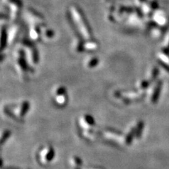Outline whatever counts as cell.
Masks as SVG:
<instances>
[{
    "instance_id": "cell-17",
    "label": "cell",
    "mask_w": 169,
    "mask_h": 169,
    "mask_svg": "<svg viewBox=\"0 0 169 169\" xmlns=\"http://www.w3.org/2000/svg\"><path fill=\"white\" fill-rule=\"evenodd\" d=\"M73 162H74L75 164H76V166H80L82 165V161L79 158H78V157H74L73 159Z\"/></svg>"
},
{
    "instance_id": "cell-9",
    "label": "cell",
    "mask_w": 169,
    "mask_h": 169,
    "mask_svg": "<svg viewBox=\"0 0 169 169\" xmlns=\"http://www.w3.org/2000/svg\"><path fill=\"white\" fill-rule=\"evenodd\" d=\"M83 49L84 51L87 52H92V51H96L97 49H99V42L96 41V40H85V42H83Z\"/></svg>"
},
{
    "instance_id": "cell-16",
    "label": "cell",
    "mask_w": 169,
    "mask_h": 169,
    "mask_svg": "<svg viewBox=\"0 0 169 169\" xmlns=\"http://www.w3.org/2000/svg\"><path fill=\"white\" fill-rule=\"evenodd\" d=\"M148 85H149V83L148 82H147V81H143V82H142L140 84V85H139V89H141V90L145 89V88H147V87H148Z\"/></svg>"
},
{
    "instance_id": "cell-6",
    "label": "cell",
    "mask_w": 169,
    "mask_h": 169,
    "mask_svg": "<svg viewBox=\"0 0 169 169\" xmlns=\"http://www.w3.org/2000/svg\"><path fill=\"white\" fill-rule=\"evenodd\" d=\"M42 29H43V26L42 25L33 24L29 30V35L30 39L35 42L39 41L42 38Z\"/></svg>"
},
{
    "instance_id": "cell-5",
    "label": "cell",
    "mask_w": 169,
    "mask_h": 169,
    "mask_svg": "<svg viewBox=\"0 0 169 169\" xmlns=\"http://www.w3.org/2000/svg\"><path fill=\"white\" fill-rule=\"evenodd\" d=\"M7 7L11 12V18L16 20L21 13L23 3L21 0H7Z\"/></svg>"
},
{
    "instance_id": "cell-15",
    "label": "cell",
    "mask_w": 169,
    "mask_h": 169,
    "mask_svg": "<svg viewBox=\"0 0 169 169\" xmlns=\"http://www.w3.org/2000/svg\"><path fill=\"white\" fill-rule=\"evenodd\" d=\"M11 135V132L9 131V130H5L4 133L2 135V138H1V142H2V144H4V142L6 141V140L8 139Z\"/></svg>"
},
{
    "instance_id": "cell-10",
    "label": "cell",
    "mask_w": 169,
    "mask_h": 169,
    "mask_svg": "<svg viewBox=\"0 0 169 169\" xmlns=\"http://www.w3.org/2000/svg\"><path fill=\"white\" fill-rule=\"evenodd\" d=\"M19 33V28L18 26H13L10 31L8 33L9 35V44H12L16 40Z\"/></svg>"
},
{
    "instance_id": "cell-14",
    "label": "cell",
    "mask_w": 169,
    "mask_h": 169,
    "mask_svg": "<svg viewBox=\"0 0 169 169\" xmlns=\"http://www.w3.org/2000/svg\"><path fill=\"white\" fill-rule=\"evenodd\" d=\"M144 128V123L143 122H140L138 123L137 127L135 128V136L137 137H139L140 136V135H142V130H143Z\"/></svg>"
},
{
    "instance_id": "cell-3",
    "label": "cell",
    "mask_w": 169,
    "mask_h": 169,
    "mask_svg": "<svg viewBox=\"0 0 169 169\" xmlns=\"http://www.w3.org/2000/svg\"><path fill=\"white\" fill-rule=\"evenodd\" d=\"M68 100L66 88L64 86H59L54 92V102L56 106L63 107L66 105Z\"/></svg>"
},
{
    "instance_id": "cell-13",
    "label": "cell",
    "mask_w": 169,
    "mask_h": 169,
    "mask_svg": "<svg viewBox=\"0 0 169 169\" xmlns=\"http://www.w3.org/2000/svg\"><path fill=\"white\" fill-rule=\"evenodd\" d=\"M99 59L97 58V57H94V58L90 59V60L87 61V66L88 68H92L94 67H96V66L99 64Z\"/></svg>"
},
{
    "instance_id": "cell-7",
    "label": "cell",
    "mask_w": 169,
    "mask_h": 169,
    "mask_svg": "<svg viewBox=\"0 0 169 169\" xmlns=\"http://www.w3.org/2000/svg\"><path fill=\"white\" fill-rule=\"evenodd\" d=\"M80 126L83 128V130H89L90 128L95 125V121L93 117L90 115H84L80 119Z\"/></svg>"
},
{
    "instance_id": "cell-11",
    "label": "cell",
    "mask_w": 169,
    "mask_h": 169,
    "mask_svg": "<svg viewBox=\"0 0 169 169\" xmlns=\"http://www.w3.org/2000/svg\"><path fill=\"white\" fill-rule=\"evenodd\" d=\"M7 44H9V35L6 30L4 28H2V48L1 50L3 51L4 47L7 46Z\"/></svg>"
},
{
    "instance_id": "cell-1",
    "label": "cell",
    "mask_w": 169,
    "mask_h": 169,
    "mask_svg": "<svg viewBox=\"0 0 169 169\" xmlns=\"http://www.w3.org/2000/svg\"><path fill=\"white\" fill-rule=\"evenodd\" d=\"M68 20L73 30L80 40H92L93 37L91 28L83 11L77 6H72L68 13Z\"/></svg>"
},
{
    "instance_id": "cell-12",
    "label": "cell",
    "mask_w": 169,
    "mask_h": 169,
    "mask_svg": "<svg viewBox=\"0 0 169 169\" xmlns=\"http://www.w3.org/2000/svg\"><path fill=\"white\" fill-rule=\"evenodd\" d=\"M54 37V32L51 29H42V37L47 40H51Z\"/></svg>"
},
{
    "instance_id": "cell-2",
    "label": "cell",
    "mask_w": 169,
    "mask_h": 169,
    "mask_svg": "<svg viewBox=\"0 0 169 169\" xmlns=\"http://www.w3.org/2000/svg\"><path fill=\"white\" fill-rule=\"evenodd\" d=\"M15 61L16 68L21 74L25 75L28 74L30 68H29V62H28L27 55L25 49L19 48L16 52Z\"/></svg>"
},
{
    "instance_id": "cell-8",
    "label": "cell",
    "mask_w": 169,
    "mask_h": 169,
    "mask_svg": "<svg viewBox=\"0 0 169 169\" xmlns=\"http://www.w3.org/2000/svg\"><path fill=\"white\" fill-rule=\"evenodd\" d=\"M30 109V103L27 101H25L18 105L17 108L15 109L14 111L16 112L18 118H23L25 116V114Z\"/></svg>"
},
{
    "instance_id": "cell-4",
    "label": "cell",
    "mask_w": 169,
    "mask_h": 169,
    "mask_svg": "<svg viewBox=\"0 0 169 169\" xmlns=\"http://www.w3.org/2000/svg\"><path fill=\"white\" fill-rule=\"evenodd\" d=\"M54 149L52 147H43L39 151L38 153V159H39L40 163L42 165H46L54 159Z\"/></svg>"
}]
</instances>
